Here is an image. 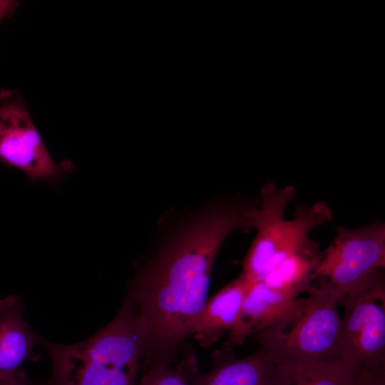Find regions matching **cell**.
I'll return each instance as SVG.
<instances>
[{"label": "cell", "mask_w": 385, "mask_h": 385, "mask_svg": "<svg viewBox=\"0 0 385 385\" xmlns=\"http://www.w3.org/2000/svg\"><path fill=\"white\" fill-rule=\"evenodd\" d=\"M340 360L356 371L385 369V276L379 269L342 297Z\"/></svg>", "instance_id": "cell-5"}, {"label": "cell", "mask_w": 385, "mask_h": 385, "mask_svg": "<svg viewBox=\"0 0 385 385\" xmlns=\"http://www.w3.org/2000/svg\"><path fill=\"white\" fill-rule=\"evenodd\" d=\"M252 206L240 197L210 204L136 268L125 300L135 314L140 371L178 359L207 300L215 257L231 233L249 229Z\"/></svg>", "instance_id": "cell-1"}, {"label": "cell", "mask_w": 385, "mask_h": 385, "mask_svg": "<svg viewBox=\"0 0 385 385\" xmlns=\"http://www.w3.org/2000/svg\"><path fill=\"white\" fill-rule=\"evenodd\" d=\"M32 385H40V384H34V383H33Z\"/></svg>", "instance_id": "cell-18"}, {"label": "cell", "mask_w": 385, "mask_h": 385, "mask_svg": "<svg viewBox=\"0 0 385 385\" xmlns=\"http://www.w3.org/2000/svg\"><path fill=\"white\" fill-rule=\"evenodd\" d=\"M295 193L293 186H277L269 182L253 203L249 229H256L257 235L242 262V274L253 282L262 281L305 246L313 230L332 220V210L323 201L310 206L297 204L293 219L286 220L285 209Z\"/></svg>", "instance_id": "cell-3"}, {"label": "cell", "mask_w": 385, "mask_h": 385, "mask_svg": "<svg viewBox=\"0 0 385 385\" xmlns=\"http://www.w3.org/2000/svg\"><path fill=\"white\" fill-rule=\"evenodd\" d=\"M173 364L156 363L143 369L137 385H192L198 362L191 349H184L182 359Z\"/></svg>", "instance_id": "cell-14"}, {"label": "cell", "mask_w": 385, "mask_h": 385, "mask_svg": "<svg viewBox=\"0 0 385 385\" xmlns=\"http://www.w3.org/2000/svg\"><path fill=\"white\" fill-rule=\"evenodd\" d=\"M319 253V243L310 240L260 282L275 291L296 299L301 293L309 292Z\"/></svg>", "instance_id": "cell-12"}, {"label": "cell", "mask_w": 385, "mask_h": 385, "mask_svg": "<svg viewBox=\"0 0 385 385\" xmlns=\"http://www.w3.org/2000/svg\"><path fill=\"white\" fill-rule=\"evenodd\" d=\"M213 367L207 372H195L192 385H273L276 364L259 346L251 355L237 359L231 347L213 351Z\"/></svg>", "instance_id": "cell-8"}, {"label": "cell", "mask_w": 385, "mask_h": 385, "mask_svg": "<svg viewBox=\"0 0 385 385\" xmlns=\"http://www.w3.org/2000/svg\"><path fill=\"white\" fill-rule=\"evenodd\" d=\"M384 267V222L375 221L356 229L339 226L334 240L318 256L310 287L323 291L338 302Z\"/></svg>", "instance_id": "cell-6"}, {"label": "cell", "mask_w": 385, "mask_h": 385, "mask_svg": "<svg viewBox=\"0 0 385 385\" xmlns=\"http://www.w3.org/2000/svg\"><path fill=\"white\" fill-rule=\"evenodd\" d=\"M253 282L243 274L207 299L193 327L192 336L207 349L229 332L238 317L243 299Z\"/></svg>", "instance_id": "cell-9"}, {"label": "cell", "mask_w": 385, "mask_h": 385, "mask_svg": "<svg viewBox=\"0 0 385 385\" xmlns=\"http://www.w3.org/2000/svg\"><path fill=\"white\" fill-rule=\"evenodd\" d=\"M275 364L273 385H349L355 371L341 360Z\"/></svg>", "instance_id": "cell-13"}, {"label": "cell", "mask_w": 385, "mask_h": 385, "mask_svg": "<svg viewBox=\"0 0 385 385\" xmlns=\"http://www.w3.org/2000/svg\"><path fill=\"white\" fill-rule=\"evenodd\" d=\"M52 372L40 385H137L142 363L135 314L124 300L115 317L88 339L63 344L41 338Z\"/></svg>", "instance_id": "cell-2"}, {"label": "cell", "mask_w": 385, "mask_h": 385, "mask_svg": "<svg viewBox=\"0 0 385 385\" xmlns=\"http://www.w3.org/2000/svg\"><path fill=\"white\" fill-rule=\"evenodd\" d=\"M19 3L14 0H0V23L5 17L11 16L16 11Z\"/></svg>", "instance_id": "cell-17"}, {"label": "cell", "mask_w": 385, "mask_h": 385, "mask_svg": "<svg viewBox=\"0 0 385 385\" xmlns=\"http://www.w3.org/2000/svg\"><path fill=\"white\" fill-rule=\"evenodd\" d=\"M337 304L323 291L310 287L307 297L295 299L282 317L252 335L274 362L340 360Z\"/></svg>", "instance_id": "cell-4"}, {"label": "cell", "mask_w": 385, "mask_h": 385, "mask_svg": "<svg viewBox=\"0 0 385 385\" xmlns=\"http://www.w3.org/2000/svg\"><path fill=\"white\" fill-rule=\"evenodd\" d=\"M349 385H385V369L356 370Z\"/></svg>", "instance_id": "cell-15"}, {"label": "cell", "mask_w": 385, "mask_h": 385, "mask_svg": "<svg viewBox=\"0 0 385 385\" xmlns=\"http://www.w3.org/2000/svg\"><path fill=\"white\" fill-rule=\"evenodd\" d=\"M0 163L53 185L73 169L70 161L53 160L19 91L0 90Z\"/></svg>", "instance_id": "cell-7"}, {"label": "cell", "mask_w": 385, "mask_h": 385, "mask_svg": "<svg viewBox=\"0 0 385 385\" xmlns=\"http://www.w3.org/2000/svg\"><path fill=\"white\" fill-rule=\"evenodd\" d=\"M294 300L262 282H253L243 299L235 324L228 332L224 346L242 344L247 336L282 317Z\"/></svg>", "instance_id": "cell-11"}, {"label": "cell", "mask_w": 385, "mask_h": 385, "mask_svg": "<svg viewBox=\"0 0 385 385\" xmlns=\"http://www.w3.org/2000/svg\"><path fill=\"white\" fill-rule=\"evenodd\" d=\"M0 385H32L21 367L11 372L0 373Z\"/></svg>", "instance_id": "cell-16"}, {"label": "cell", "mask_w": 385, "mask_h": 385, "mask_svg": "<svg viewBox=\"0 0 385 385\" xmlns=\"http://www.w3.org/2000/svg\"><path fill=\"white\" fill-rule=\"evenodd\" d=\"M24 304L20 297L9 295L0 300V373L21 368L27 361H36L34 351L41 338L23 318Z\"/></svg>", "instance_id": "cell-10"}]
</instances>
